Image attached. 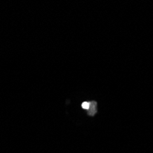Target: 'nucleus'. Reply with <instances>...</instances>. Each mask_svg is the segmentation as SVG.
<instances>
[{
	"label": "nucleus",
	"instance_id": "obj_1",
	"mask_svg": "<svg viewBox=\"0 0 153 153\" xmlns=\"http://www.w3.org/2000/svg\"><path fill=\"white\" fill-rule=\"evenodd\" d=\"M83 109H87L89 116H94L97 112L96 110V102H83L82 104Z\"/></svg>",
	"mask_w": 153,
	"mask_h": 153
}]
</instances>
